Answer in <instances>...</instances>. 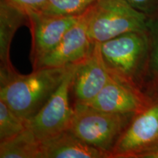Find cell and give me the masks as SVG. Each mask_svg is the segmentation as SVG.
Returning a JSON list of instances; mask_svg holds the SVG:
<instances>
[{
	"label": "cell",
	"instance_id": "1",
	"mask_svg": "<svg viewBox=\"0 0 158 158\" xmlns=\"http://www.w3.org/2000/svg\"><path fill=\"white\" fill-rule=\"evenodd\" d=\"M70 66L40 68L28 75L0 71V100L20 117L30 119L59 87Z\"/></svg>",
	"mask_w": 158,
	"mask_h": 158
},
{
	"label": "cell",
	"instance_id": "2",
	"mask_svg": "<svg viewBox=\"0 0 158 158\" xmlns=\"http://www.w3.org/2000/svg\"><path fill=\"white\" fill-rule=\"evenodd\" d=\"M105 68L114 79L145 92L149 61L146 31H135L100 43Z\"/></svg>",
	"mask_w": 158,
	"mask_h": 158
},
{
	"label": "cell",
	"instance_id": "3",
	"mask_svg": "<svg viewBox=\"0 0 158 158\" xmlns=\"http://www.w3.org/2000/svg\"><path fill=\"white\" fill-rule=\"evenodd\" d=\"M87 31L94 43H101L124 33L146 31L148 16L125 0H98L84 13Z\"/></svg>",
	"mask_w": 158,
	"mask_h": 158
},
{
	"label": "cell",
	"instance_id": "4",
	"mask_svg": "<svg viewBox=\"0 0 158 158\" xmlns=\"http://www.w3.org/2000/svg\"><path fill=\"white\" fill-rule=\"evenodd\" d=\"M74 114L69 130L89 145L109 153L135 114H114L87 105H73Z\"/></svg>",
	"mask_w": 158,
	"mask_h": 158
},
{
	"label": "cell",
	"instance_id": "5",
	"mask_svg": "<svg viewBox=\"0 0 158 158\" xmlns=\"http://www.w3.org/2000/svg\"><path fill=\"white\" fill-rule=\"evenodd\" d=\"M78 65H70L54 94L28 120L27 127L40 143L56 137L70 128L74 114L73 106L70 102V89Z\"/></svg>",
	"mask_w": 158,
	"mask_h": 158
},
{
	"label": "cell",
	"instance_id": "6",
	"mask_svg": "<svg viewBox=\"0 0 158 158\" xmlns=\"http://www.w3.org/2000/svg\"><path fill=\"white\" fill-rule=\"evenodd\" d=\"M149 105L134 115L110 152V158H138L158 143V93Z\"/></svg>",
	"mask_w": 158,
	"mask_h": 158
},
{
	"label": "cell",
	"instance_id": "7",
	"mask_svg": "<svg viewBox=\"0 0 158 158\" xmlns=\"http://www.w3.org/2000/svg\"><path fill=\"white\" fill-rule=\"evenodd\" d=\"M27 15L31 35L30 60L34 68L41 59L56 46L81 15L64 16L41 11H28Z\"/></svg>",
	"mask_w": 158,
	"mask_h": 158
},
{
	"label": "cell",
	"instance_id": "8",
	"mask_svg": "<svg viewBox=\"0 0 158 158\" xmlns=\"http://www.w3.org/2000/svg\"><path fill=\"white\" fill-rule=\"evenodd\" d=\"M94 45L88 35L87 24L83 13L56 46L41 59L33 70L79 64L92 54Z\"/></svg>",
	"mask_w": 158,
	"mask_h": 158
},
{
	"label": "cell",
	"instance_id": "9",
	"mask_svg": "<svg viewBox=\"0 0 158 158\" xmlns=\"http://www.w3.org/2000/svg\"><path fill=\"white\" fill-rule=\"evenodd\" d=\"M111 79L102 62L100 43H96L92 54L76 68L70 89L73 105L88 104Z\"/></svg>",
	"mask_w": 158,
	"mask_h": 158
},
{
	"label": "cell",
	"instance_id": "10",
	"mask_svg": "<svg viewBox=\"0 0 158 158\" xmlns=\"http://www.w3.org/2000/svg\"><path fill=\"white\" fill-rule=\"evenodd\" d=\"M151 100L150 94L112 78L86 105L108 113L136 114L147 107Z\"/></svg>",
	"mask_w": 158,
	"mask_h": 158
},
{
	"label": "cell",
	"instance_id": "11",
	"mask_svg": "<svg viewBox=\"0 0 158 158\" xmlns=\"http://www.w3.org/2000/svg\"><path fill=\"white\" fill-rule=\"evenodd\" d=\"M41 158H110V156L85 143L68 130L41 143Z\"/></svg>",
	"mask_w": 158,
	"mask_h": 158
},
{
	"label": "cell",
	"instance_id": "12",
	"mask_svg": "<svg viewBox=\"0 0 158 158\" xmlns=\"http://www.w3.org/2000/svg\"><path fill=\"white\" fill-rule=\"evenodd\" d=\"M26 24L29 26L27 12L5 0H0V71L15 70L10 59V45L19 27Z\"/></svg>",
	"mask_w": 158,
	"mask_h": 158
},
{
	"label": "cell",
	"instance_id": "13",
	"mask_svg": "<svg viewBox=\"0 0 158 158\" xmlns=\"http://www.w3.org/2000/svg\"><path fill=\"white\" fill-rule=\"evenodd\" d=\"M0 158H41V143L27 127L19 135L0 142Z\"/></svg>",
	"mask_w": 158,
	"mask_h": 158
},
{
	"label": "cell",
	"instance_id": "14",
	"mask_svg": "<svg viewBox=\"0 0 158 158\" xmlns=\"http://www.w3.org/2000/svg\"><path fill=\"white\" fill-rule=\"evenodd\" d=\"M147 32L149 41V61L144 91L150 94L158 89V14L148 17Z\"/></svg>",
	"mask_w": 158,
	"mask_h": 158
},
{
	"label": "cell",
	"instance_id": "15",
	"mask_svg": "<svg viewBox=\"0 0 158 158\" xmlns=\"http://www.w3.org/2000/svg\"><path fill=\"white\" fill-rule=\"evenodd\" d=\"M28 120L17 115L0 100V142L19 135L27 128Z\"/></svg>",
	"mask_w": 158,
	"mask_h": 158
},
{
	"label": "cell",
	"instance_id": "16",
	"mask_svg": "<svg viewBox=\"0 0 158 158\" xmlns=\"http://www.w3.org/2000/svg\"><path fill=\"white\" fill-rule=\"evenodd\" d=\"M98 0H48L41 12L64 16L83 14Z\"/></svg>",
	"mask_w": 158,
	"mask_h": 158
},
{
	"label": "cell",
	"instance_id": "17",
	"mask_svg": "<svg viewBox=\"0 0 158 158\" xmlns=\"http://www.w3.org/2000/svg\"><path fill=\"white\" fill-rule=\"evenodd\" d=\"M132 7L148 17L158 14V0H125Z\"/></svg>",
	"mask_w": 158,
	"mask_h": 158
},
{
	"label": "cell",
	"instance_id": "18",
	"mask_svg": "<svg viewBox=\"0 0 158 158\" xmlns=\"http://www.w3.org/2000/svg\"><path fill=\"white\" fill-rule=\"evenodd\" d=\"M25 12L40 11L48 0H5Z\"/></svg>",
	"mask_w": 158,
	"mask_h": 158
},
{
	"label": "cell",
	"instance_id": "19",
	"mask_svg": "<svg viewBox=\"0 0 158 158\" xmlns=\"http://www.w3.org/2000/svg\"><path fill=\"white\" fill-rule=\"evenodd\" d=\"M138 158H158V143L143 152L138 156Z\"/></svg>",
	"mask_w": 158,
	"mask_h": 158
},
{
	"label": "cell",
	"instance_id": "20",
	"mask_svg": "<svg viewBox=\"0 0 158 158\" xmlns=\"http://www.w3.org/2000/svg\"><path fill=\"white\" fill-rule=\"evenodd\" d=\"M156 92H157V93H158V89H157V91H156V92H153V93H156Z\"/></svg>",
	"mask_w": 158,
	"mask_h": 158
}]
</instances>
